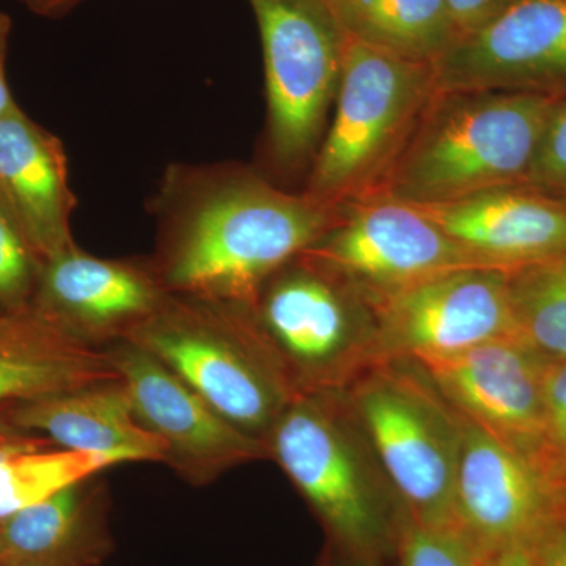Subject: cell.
Segmentation results:
<instances>
[{"label":"cell","mask_w":566,"mask_h":566,"mask_svg":"<svg viewBox=\"0 0 566 566\" xmlns=\"http://www.w3.org/2000/svg\"><path fill=\"white\" fill-rule=\"evenodd\" d=\"M150 212L158 226L150 262L164 289L234 305L251 303L337 218V210L240 163L170 164Z\"/></svg>","instance_id":"obj_1"},{"label":"cell","mask_w":566,"mask_h":566,"mask_svg":"<svg viewBox=\"0 0 566 566\" xmlns=\"http://www.w3.org/2000/svg\"><path fill=\"white\" fill-rule=\"evenodd\" d=\"M558 102L527 93L436 91L385 196L438 205L526 185Z\"/></svg>","instance_id":"obj_2"},{"label":"cell","mask_w":566,"mask_h":566,"mask_svg":"<svg viewBox=\"0 0 566 566\" xmlns=\"http://www.w3.org/2000/svg\"><path fill=\"white\" fill-rule=\"evenodd\" d=\"M436 91L433 65L348 40L329 125L301 191L331 210L385 196Z\"/></svg>","instance_id":"obj_3"},{"label":"cell","mask_w":566,"mask_h":566,"mask_svg":"<svg viewBox=\"0 0 566 566\" xmlns=\"http://www.w3.org/2000/svg\"><path fill=\"white\" fill-rule=\"evenodd\" d=\"M128 340L264 446L279 417L300 397L243 305L170 294Z\"/></svg>","instance_id":"obj_4"},{"label":"cell","mask_w":566,"mask_h":566,"mask_svg":"<svg viewBox=\"0 0 566 566\" xmlns=\"http://www.w3.org/2000/svg\"><path fill=\"white\" fill-rule=\"evenodd\" d=\"M266 449L354 558L370 564L397 549L405 516L395 515L389 483L378 479L379 468L353 434L342 392L294 398L268 436Z\"/></svg>","instance_id":"obj_5"},{"label":"cell","mask_w":566,"mask_h":566,"mask_svg":"<svg viewBox=\"0 0 566 566\" xmlns=\"http://www.w3.org/2000/svg\"><path fill=\"white\" fill-rule=\"evenodd\" d=\"M262 36L266 125L259 169L307 177L329 125L348 35L329 0H249Z\"/></svg>","instance_id":"obj_6"},{"label":"cell","mask_w":566,"mask_h":566,"mask_svg":"<svg viewBox=\"0 0 566 566\" xmlns=\"http://www.w3.org/2000/svg\"><path fill=\"white\" fill-rule=\"evenodd\" d=\"M353 381L346 405L406 520L453 528L461 447L457 412L427 376L417 378L395 359H379Z\"/></svg>","instance_id":"obj_7"},{"label":"cell","mask_w":566,"mask_h":566,"mask_svg":"<svg viewBox=\"0 0 566 566\" xmlns=\"http://www.w3.org/2000/svg\"><path fill=\"white\" fill-rule=\"evenodd\" d=\"M297 394L340 392L381 359L371 304L301 252L243 305Z\"/></svg>","instance_id":"obj_8"},{"label":"cell","mask_w":566,"mask_h":566,"mask_svg":"<svg viewBox=\"0 0 566 566\" xmlns=\"http://www.w3.org/2000/svg\"><path fill=\"white\" fill-rule=\"evenodd\" d=\"M303 252L340 275L368 303L449 271L491 268L416 205L389 196L337 208L329 230Z\"/></svg>","instance_id":"obj_9"},{"label":"cell","mask_w":566,"mask_h":566,"mask_svg":"<svg viewBox=\"0 0 566 566\" xmlns=\"http://www.w3.org/2000/svg\"><path fill=\"white\" fill-rule=\"evenodd\" d=\"M370 304L381 359L452 356L486 342L520 337L506 271H449Z\"/></svg>","instance_id":"obj_10"},{"label":"cell","mask_w":566,"mask_h":566,"mask_svg":"<svg viewBox=\"0 0 566 566\" xmlns=\"http://www.w3.org/2000/svg\"><path fill=\"white\" fill-rule=\"evenodd\" d=\"M104 352L128 390L134 415L166 447L164 464L193 486L268 455L266 446L223 419L158 357L129 340Z\"/></svg>","instance_id":"obj_11"},{"label":"cell","mask_w":566,"mask_h":566,"mask_svg":"<svg viewBox=\"0 0 566 566\" xmlns=\"http://www.w3.org/2000/svg\"><path fill=\"white\" fill-rule=\"evenodd\" d=\"M438 91L566 98V0H521L457 40L433 65Z\"/></svg>","instance_id":"obj_12"},{"label":"cell","mask_w":566,"mask_h":566,"mask_svg":"<svg viewBox=\"0 0 566 566\" xmlns=\"http://www.w3.org/2000/svg\"><path fill=\"white\" fill-rule=\"evenodd\" d=\"M150 259H99L80 245L48 260L31 311L73 340H128L169 300Z\"/></svg>","instance_id":"obj_13"},{"label":"cell","mask_w":566,"mask_h":566,"mask_svg":"<svg viewBox=\"0 0 566 566\" xmlns=\"http://www.w3.org/2000/svg\"><path fill=\"white\" fill-rule=\"evenodd\" d=\"M412 363L453 411L497 436L542 471L546 359L523 338H499Z\"/></svg>","instance_id":"obj_14"},{"label":"cell","mask_w":566,"mask_h":566,"mask_svg":"<svg viewBox=\"0 0 566 566\" xmlns=\"http://www.w3.org/2000/svg\"><path fill=\"white\" fill-rule=\"evenodd\" d=\"M458 419L453 531L486 558L502 547L527 542L536 528L560 515V506L554 488L528 458L468 417Z\"/></svg>","instance_id":"obj_15"},{"label":"cell","mask_w":566,"mask_h":566,"mask_svg":"<svg viewBox=\"0 0 566 566\" xmlns=\"http://www.w3.org/2000/svg\"><path fill=\"white\" fill-rule=\"evenodd\" d=\"M416 207L494 270L509 273L566 253V203L526 186Z\"/></svg>","instance_id":"obj_16"},{"label":"cell","mask_w":566,"mask_h":566,"mask_svg":"<svg viewBox=\"0 0 566 566\" xmlns=\"http://www.w3.org/2000/svg\"><path fill=\"white\" fill-rule=\"evenodd\" d=\"M0 202L44 263L76 245L65 147L21 107L0 120Z\"/></svg>","instance_id":"obj_17"},{"label":"cell","mask_w":566,"mask_h":566,"mask_svg":"<svg viewBox=\"0 0 566 566\" xmlns=\"http://www.w3.org/2000/svg\"><path fill=\"white\" fill-rule=\"evenodd\" d=\"M22 430L50 438L62 449L117 458L120 463H163L166 447L137 420L122 379L11 406Z\"/></svg>","instance_id":"obj_18"},{"label":"cell","mask_w":566,"mask_h":566,"mask_svg":"<svg viewBox=\"0 0 566 566\" xmlns=\"http://www.w3.org/2000/svg\"><path fill=\"white\" fill-rule=\"evenodd\" d=\"M106 486L82 480L0 521V566H88L106 553Z\"/></svg>","instance_id":"obj_19"},{"label":"cell","mask_w":566,"mask_h":566,"mask_svg":"<svg viewBox=\"0 0 566 566\" xmlns=\"http://www.w3.org/2000/svg\"><path fill=\"white\" fill-rule=\"evenodd\" d=\"M122 379L104 349L73 340L35 312L0 318V406Z\"/></svg>","instance_id":"obj_20"},{"label":"cell","mask_w":566,"mask_h":566,"mask_svg":"<svg viewBox=\"0 0 566 566\" xmlns=\"http://www.w3.org/2000/svg\"><path fill=\"white\" fill-rule=\"evenodd\" d=\"M349 40L434 65L455 43L447 0H329Z\"/></svg>","instance_id":"obj_21"},{"label":"cell","mask_w":566,"mask_h":566,"mask_svg":"<svg viewBox=\"0 0 566 566\" xmlns=\"http://www.w3.org/2000/svg\"><path fill=\"white\" fill-rule=\"evenodd\" d=\"M506 275L520 337L546 360L566 359V253Z\"/></svg>","instance_id":"obj_22"},{"label":"cell","mask_w":566,"mask_h":566,"mask_svg":"<svg viewBox=\"0 0 566 566\" xmlns=\"http://www.w3.org/2000/svg\"><path fill=\"white\" fill-rule=\"evenodd\" d=\"M44 262L0 202V318L29 311Z\"/></svg>","instance_id":"obj_23"},{"label":"cell","mask_w":566,"mask_h":566,"mask_svg":"<svg viewBox=\"0 0 566 566\" xmlns=\"http://www.w3.org/2000/svg\"><path fill=\"white\" fill-rule=\"evenodd\" d=\"M400 566H486L485 558L453 528L417 526L403 520L398 534Z\"/></svg>","instance_id":"obj_24"},{"label":"cell","mask_w":566,"mask_h":566,"mask_svg":"<svg viewBox=\"0 0 566 566\" xmlns=\"http://www.w3.org/2000/svg\"><path fill=\"white\" fill-rule=\"evenodd\" d=\"M542 472L558 499L566 479V359L546 360L543 376Z\"/></svg>","instance_id":"obj_25"},{"label":"cell","mask_w":566,"mask_h":566,"mask_svg":"<svg viewBox=\"0 0 566 566\" xmlns=\"http://www.w3.org/2000/svg\"><path fill=\"white\" fill-rule=\"evenodd\" d=\"M524 186L566 203V98L551 115Z\"/></svg>","instance_id":"obj_26"},{"label":"cell","mask_w":566,"mask_h":566,"mask_svg":"<svg viewBox=\"0 0 566 566\" xmlns=\"http://www.w3.org/2000/svg\"><path fill=\"white\" fill-rule=\"evenodd\" d=\"M521 0H447L455 41L485 28Z\"/></svg>","instance_id":"obj_27"},{"label":"cell","mask_w":566,"mask_h":566,"mask_svg":"<svg viewBox=\"0 0 566 566\" xmlns=\"http://www.w3.org/2000/svg\"><path fill=\"white\" fill-rule=\"evenodd\" d=\"M532 566H566V516H554L527 539Z\"/></svg>","instance_id":"obj_28"},{"label":"cell","mask_w":566,"mask_h":566,"mask_svg":"<svg viewBox=\"0 0 566 566\" xmlns=\"http://www.w3.org/2000/svg\"><path fill=\"white\" fill-rule=\"evenodd\" d=\"M11 18L9 14L0 13V120L9 117L14 111L20 109L13 95H11L9 81H7V54L11 35Z\"/></svg>","instance_id":"obj_29"},{"label":"cell","mask_w":566,"mask_h":566,"mask_svg":"<svg viewBox=\"0 0 566 566\" xmlns=\"http://www.w3.org/2000/svg\"><path fill=\"white\" fill-rule=\"evenodd\" d=\"M486 566H532L527 542L513 543L485 558Z\"/></svg>","instance_id":"obj_30"},{"label":"cell","mask_w":566,"mask_h":566,"mask_svg":"<svg viewBox=\"0 0 566 566\" xmlns=\"http://www.w3.org/2000/svg\"><path fill=\"white\" fill-rule=\"evenodd\" d=\"M10 408L11 406H0V450L20 444L32 434V431L22 430L11 420Z\"/></svg>","instance_id":"obj_31"},{"label":"cell","mask_w":566,"mask_h":566,"mask_svg":"<svg viewBox=\"0 0 566 566\" xmlns=\"http://www.w3.org/2000/svg\"><path fill=\"white\" fill-rule=\"evenodd\" d=\"M29 9L44 17H54L76 6L80 0H24Z\"/></svg>","instance_id":"obj_32"},{"label":"cell","mask_w":566,"mask_h":566,"mask_svg":"<svg viewBox=\"0 0 566 566\" xmlns=\"http://www.w3.org/2000/svg\"><path fill=\"white\" fill-rule=\"evenodd\" d=\"M558 501H560V515L566 516V479L560 486V493H558Z\"/></svg>","instance_id":"obj_33"}]
</instances>
